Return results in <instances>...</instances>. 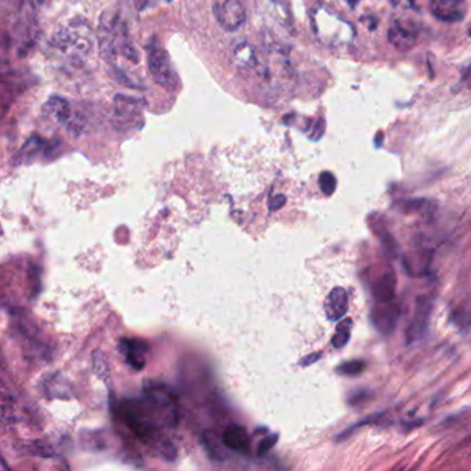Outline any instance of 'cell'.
<instances>
[{"instance_id":"1","label":"cell","mask_w":471,"mask_h":471,"mask_svg":"<svg viewBox=\"0 0 471 471\" xmlns=\"http://www.w3.org/2000/svg\"><path fill=\"white\" fill-rule=\"evenodd\" d=\"M119 415L131 433L146 444L161 438V428L175 426L178 416L173 393L162 384H148L146 394L139 399H124Z\"/></svg>"},{"instance_id":"2","label":"cell","mask_w":471,"mask_h":471,"mask_svg":"<svg viewBox=\"0 0 471 471\" xmlns=\"http://www.w3.org/2000/svg\"><path fill=\"white\" fill-rule=\"evenodd\" d=\"M51 46L74 64L83 63L93 50V38L86 24L67 25L54 32Z\"/></svg>"},{"instance_id":"3","label":"cell","mask_w":471,"mask_h":471,"mask_svg":"<svg viewBox=\"0 0 471 471\" xmlns=\"http://www.w3.org/2000/svg\"><path fill=\"white\" fill-rule=\"evenodd\" d=\"M147 64L149 74L156 85L169 92H175L178 89V75L173 70L168 53L161 48L156 39H152L147 46Z\"/></svg>"},{"instance_id":"4","label":"cell","mask_w":471,"mask_h":471,"mask_svg":"<svg viewBox=\"0 0 471 471\" xmlns=\"http://www.w3.org/2000/svg\"><path fill=\"white\" fill-rule=\"evenodd\" d=\"M43 112L58 126L72 134H79L85 127V117L67 99L53 96L50 97Z\"/></svg>"},{"instance_id":"5","label":"cell","mask_w":471,"mask_h":471,"mask_svg":"<svg viewBox=\"0 0 471 471\" xmlns=\"http://www.w3.org/2000/svg\"><path fill=\"white\" fill-rule=\"evenodd\" d=\"M213 14L227 32H237L247 23L242 0H213Z\"/></svg>"},{"instance_id":"6","label":"cell","mask_w":471,"mask_h":471,"mask_svg":"<svg viewBox=\"0 0 471 471\" xmlns=\"http://www.w3.org/2000/svg\"><path fill=\"white\" fill-rule=\"evenodd\" d=\"M399 320V305L391 301H376L371 310V321L377 332L389 336L396 330Z\"/></svg>"},{"instance_id":"7","label":"cell","mask_w":471,"mask_h":471,"mask_svg":"<svg viewBox=\"0 0 471 471\" xmlns=\"http://www.w3.org/2000/svg\"><path fill=\"white\" fill-rule=\"evenodd\" d=\"M431 310H433V298H427V296L418 298L413 318L406 329L408 343L419 342L424 337L427 327H428V323H430Z\"/></svg>"},{"instance_id":"8","label":"cell","mask_w":471,"mask_h":471,"mask_svg":"<svg viewBox=\"0 0 471 471\" xmlns=\"http://www.w3.org/2000/svg\"><path fill=\"white\" fill-rule=\"evenodd\" d=\"M148 350V343L140 339L124 337L119 342V351L124 355L126 364L134 371L144 369Z\"/></svg>"},{"instance_id":"9","label":"cell","mask_w":471,"mask_h":471,"mask_svg":"<svg viewBox=\"0 0 471 471\" xmlns=\"http://www.w3.org/2000/svg\"><path fill=\"white\" fill-rule=\"evenodd\" d=\"M430 10L435 18L444 23H458L466 16L465 0H430Z\"/></svg>"},{"instance_id":"10","label":"cell","mask_w":471,"mask_h":471,"mask_svg":"<svg viewBox=\"0 0 471 471\" xmlns=\"http://www.w3.org/2000/svg\"><path fill=\"white\" fill-rule=\"evenodd\" d=\"M348 311L347 291L337 286L329 292L325 300V314L330 321H340L346 317Z\"/></svg>"},{"instance_id":"11","label":"cell","mask_w":471,"mask_h":471,"mask_svg":"<svg viewBox=\"0 0 471 471\" xmlns=\"http://www.w3.org/2000/svg\"><path fill=\"white\" fill-rule=\"evenodd\" d=\"M224 447L238 452V453H248L250 449V437L245 427L239 424H231L223 431Z\"/></svg>"},{"instance_id":"12","label":"cell","mask_w":471,"mask_h":471,"mask_svg":"<svg viewBox=\"0 0 471 471\" xmlns=\"http://www.w3.org/2000/svg\"><path fill=\"white\" fill-rule=\"evenodd\" d=\"M143 102L140 99L126 97V96H117L115 97V118L118 124H134V121L140 117Z\"/></svg>"},{"instance_id":"13","label":"cell","mask_w":471,"mask_h":471,"mask_svg":"<svg viewBox=\"0 0 471 471\" xmlns=\"http://www.w3.org/2000/svg\"><path fill=\"white\" fill-rule=\"evenodd\" d=\"M416 32L406 25L396 23L389 31L390 43L399 51H409L416 45Z\"/></svg>"},{"instance_id":"14","label":"cell","mask_w":471,"mask_h":471,"mask_svg":"<svg viewBox=\"0 0 471 471\" xmlns=\"http://www.w3.org/2000/svg\"><path fill=\"white\" fill-rule=\"evenodd\" d=\"M372 295L376 301H391L396 296V276L393 273L381 275L372 285Z\"/></svg>"},{"instance_id":"15","label":"cell","mask_w":471,"mask_h":471,"mask_svg":"<svg viewBox=\"0 0 471 471\" xmlns=\"http://www.w3.org/2000/svg\"><path fill=\"white\" fill-rule=\"evenodd\" d=\"M351 327H352V321L350 318L343 320L342 323L337 325L336 333L332 337V346L337 350L346 347L348 342H350V336H351Z\"/></svg>"},{"instance_id":"16","label":"cell","mask_w":471,"mask_h":471,"mask_svg":"<svg viewBox=\"0 0 471 471\" xmlns=\"http://www.w3.org/2000/svg\"><path fill=\"white\" fill-rule=\"evenodd\" d=\"M367 364L361 359H354V361H347L343 362L336 368V372L343 376H358L365 371Z\"/></svg>"},{"instance_id":"17","label":"cell","mask_w":471,"mask_h":471,"mask_svg":"<svg viewBox=\"0 0 471 471\" xmlns=\"http://www.w3.org/2000/svg\"><path fill=\"white\" fill-rule=\"evenodd\" d=\"M320 187L323 190V195L330 197L333 195V193L336 191L337 187V180L335 177V174L330 172H323L320 175Z\"/></svg>"},{"instance_id":"18","label":"cell","mask_w":471,"mask_h":471,"mask_svg":"<svg viewBox=\"0 0 471 471\" xmlns=\"http://www.w3.org/2000/svg\"><path fill=\"white\" fill-rule=\"evenodd\" d=\"M450 321L459 327H469L471 326V315L463 311H456L450 315Z\"/></svg>"},{"instance_id":"19","label":"cell","mask_w":471,"mask_h":471,"mask_svg":"<svg viewBox=\"0 0 471 471\" xmlns=\"http://www.w3.org/2000/svg\"><path fill=\"white\" fill-rule=\"evenodd\" d=\"M427 205H430L428 200L424 199H415V200H408L404 203V209L406 212H419V210H424L427 209Z\"/></svg>"},{"instance_id":"20","label":"cell","mask_w":471,"mask_h":471,"mask_svg":"<svg viewBox=\"0 0 471 471\" xmlns=\"http://www.w3.org/2000/svg\"><path fill=\"white\" fill-rule=\"evenodd\" d=\"M276 435H271V437H266V438H263L261 440V443H260V445H259V456H263L264 453H267L271 448L275 445V443H276Z\"/></svg>"},{"instance_id":"21","label":"cell","mask_w":471,"mask_h":471,"mask_svg":"<svg viewBox=\"0 0 471 471\" xmlns=\"http://www.w3.org/2000/svg\"><path fill=\"white\" fill-rule=\"evenodd\" d=\"M286 203V197L285 195H273L269 200V207L270 210H276L282 207Z\"/></svg>"},{"instance_id":"22","label":"cell","mask_w":471,"mask_h":471,"mask_svg":"<svg viewBox=\"0 0 471 471\" xmlns=\"http://www.w3.org/2000/svg\"><path fill=\"white\" fill-rule=\"evenodd\" d=\"M320 358H321V352H313V354L307 355L305 358H303L300 364H301L303 367H308V365H311V364H315Z\"/></svg>"},{"instance_id":"23","label":"cell","mask_w":471,"mask_h":471,"mask_svg":"<svg viewBox=\"0 0 471 471\" xmlns=\"http://www.w3.org/2000/svg\"><path fill=\"white\" fill-rule=\"evenodd\" d=\"M369 391H361V393H357L354 394L352 397L350 398V404L351 405H357V404H361L364 401V398L369 397Z\"/></svg>"},{"instance_id":"24","label":"cell","mask_w":471,"mask_h":471,"mask_svg":"<svg viewBox=\"0 0 471 471\" xmlns=\"http://www.w3.org/2000/svg\"><path fill=\"white\" fill-rule=\"evenodd\" d=\"M151 1H152V0H134V4H136V7H137L139 10H144V9L148 7L149 4H151Z\"/></svg>"},{"instance_id":"25","label":"cell","mask_w":471,"mask_h":471,"mask_svg":"<svg viewBox=\"0 0 471 471\" xmlns=\"http://www.w3.org/2000/svg\"><path fill=\"white\" fill-rule=\"evenodd\" d=\"M359 1H361V0H347V3L350 4V6H351V7H355V6H357Z\"/></svg>"},{"instance_id":"26","label":"cell","mask_w":471,"mask_h":471,"mask_svg":"<svg viewBox=\"0 0 471 471\" xmlns=\"http://www.w3.org/2000/svg\"><path fill=\"white\" fill-rule=\"evenodd\" d=\"M469 36H471V29L469 31Z\"/></svg>"}]
</instances>
